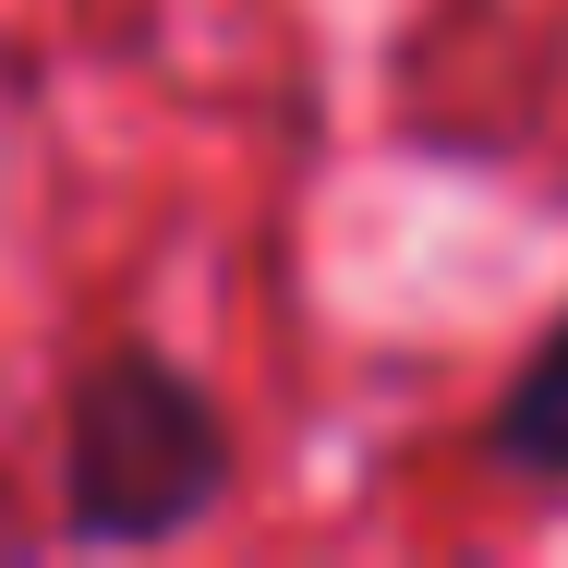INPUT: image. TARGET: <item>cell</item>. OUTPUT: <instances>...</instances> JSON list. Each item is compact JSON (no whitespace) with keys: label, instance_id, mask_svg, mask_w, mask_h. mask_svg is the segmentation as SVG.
Returning <instances> with one entry per match:
<instances>
[{"label":"cell","instance_id":"2","mask_svg":"<svg viewBox=\"0 0 568 568\" xmlns=\"http://www.w3.org/2000/svg\"><path fill=\"white\" fill-rule=\"evenodd\" d=\"M484 471H508L532 496H568V303L545 315V339L508 363V387L484 412Z\"/></svg>","mask_w":568,"mask_h":568},{"label":"cell","instance_id":"1","mask_svg":"<svg viewBox=\"0 0 568 568\" xmlns=\"http://www.w3.org/2000/svg\"><path fill=\"white\" fill-rule=\"evenodd\" d=\"M230 484H242V436L182 351L110 339L73 363V387H61V545H98V557L194 545L230 508Z\"/></svg>","mask_w":568,"mask_h":568}]
</instances>
